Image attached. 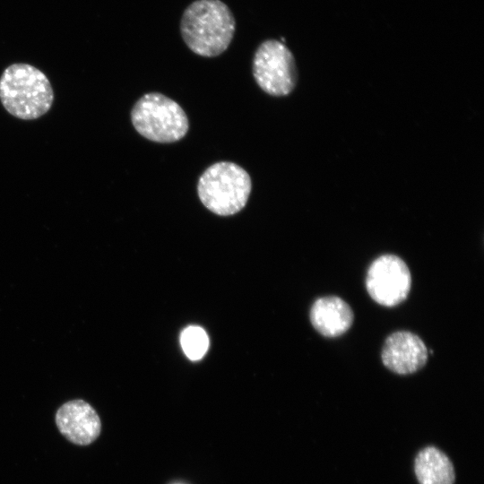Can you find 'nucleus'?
<instances>
[{
  "label": "nucleus",
  "mask_w": 484,
  "mask_h": 484,
  "mask_svg": "<svg viewBox=\"0 0 484 484\" xmlns=\"http://www.w3.org/2000/svg\"><path fill=\"white\" fill-rule=\"evenodd\" d=\"M414 471L419 484H454L455 479L452 462L434 446L419 451L415 458Z\"/></svg>",
  "instance_id": "10"
},
{
  "label": "nucleus",
  "mask_w": 484,
  "mask_h": 484,
  "mask_svg": "<svg viewBox=\"0 0 484 484\" xmlns=\"http://www.w3.org/2000/svg\"><path fill=\"white\" fill-rule=\"evenodd\" d=\"M411 276L406 263L395 255H383L369 265L366 288L379 305L394 307L404 301L411 290Z\"/></svg>",
  "instance_id": "6"
},
{
  "label": "nucleus",
  "mask_w": 484,
  "mask_h": 484,
  "mask_svg": "<svg viewBox=\"0 0 484 484\" xmlns=\"http://www.w3.org/2000/svg\"><path fill=\"white\" fill-rule=\"evenodd\" d=\"M354 314L348 303L336 296L317 298L310 310V322L323 336L338 337L351 326Z\"/></svg>",
  "instance_id": "9"
},
{
  "label": "nucleus",
  "mask_w": 484,
  "mask_h": 484,
  "mask_svg": "<svg viewBox=\"0 0 484 484\" xmlns=\"http://www.w3.org/2000/svg\"><path fill=\"white\" fill-rule=\"evenodd\" d=\"M0 99L4 108L20 119H35L46 114L54 100L47 76L28 64L8 66L0 78Z\"/></svg>",
  "instance_id": "2"
},
{
  "label": "nucleus",
  "mask_w": 484,
  "mask_h": 484,
  "mask_svg": "<svg viewBox=\"0 0 484 484\" xmlns=\"http://www.w3.org/2000/svg\"><path fill=\"white\" fill-rule=\"evenodd\" d=\"M252 188L249 174L240 166L220 161L207 168L197 183L202 203L212 212L229 216L246 204Z\"/></svg>",
  "instance_id": "3"
},
{
  "label": "nucleus",
  "mask_w": 484,
  "mask_h": 484,
  "mask_svg": "<svg viewBox=\"0 0 484 484\" xmlns=\"http://www.w3.org/2000/svg\"><path fill=\"white\" fill-rule=\"evenodd\" d=\"M252 70L258 86L269 95L286 96L296 87L295 58L288 47L277 39H266L258 46Z\"/></svg>",
  "instance_id": "5"
},
{
  "label": "nucleus",
  "mask_w": 484,
  "mask_h": 484,
  "mask_svg": "<svg viewBox=\"0 0 484 484\" xmlns=\"http://www.w3.org/2000/svg\"><path fill=\"white\" fill-rule=\"evenodd\" d=\"M56 423L63 436L79 445L92 443L101 429L96 411L82 400H73L63 404L56 411Z\"/></svg>",
  "instance_id": "8"
},
{
  "label": "nucleus",
  "mask_w": 484,
  "mask_h": 484,
  "mask_svg": "<svg viewBox=\"0 0 484 484\" xmlns=\"http://www.w3.org/2000/svg\"><path fill=\"white\" fill-rule=\"evenodd\" d=\"M180 33L194 54L214 57L222 54L233 39L236 21L221 0H195L184 10Z\"/></svg>",
  "instance_id": "1"
},
{
  "label": "nucleus",
  "mask_w": 484,
  "mask_h": 484,
  "mask_svg": "<svg viewBox=\"0 0 484 484\" xmlns=\"http://www.w3.org/2000/svg\"><path fill=\"white\" fill-rule=\"evenodd\" d=\"M131 120L142 136L160 143L181 140L189 128L187 116L180 105L159 92L142 96L132 108Z\"/></svg>",
  "instance_id": "4"
},
{
  "label": "nucleus",
  "mask_w": 484,
  "mask_h": 484,
  "mask_svg": "<svg viewBox=\"0 0 484 484\" xmlns=\"http://www.w3.org/2000/svg\"><path fill=\"white\" fill-rule=\"evenodd\" d=\"M428 356L423 341L408 331L390 334L381 352L385 367L398 375H410L420 370L426 365Z\"/></svg>",
  "instance_id": "7"
},
{
  "label": "nucleus",
  "mask_w": 484,
  "mask_h": 484,
  "mask_svg": "<svg viewBox=\"0 0 484 484\" xmlns=\"http://www.w3.org/2000/svg\"><path fill=\"white\" fill-rule=\"evenodd\" d=\"M180 342L185 354L192 360L201 359L209 347L205 331L195 325L188 326L182 332Z\"/></svg>",
  "instance_id": "11"
}]
</instances>
